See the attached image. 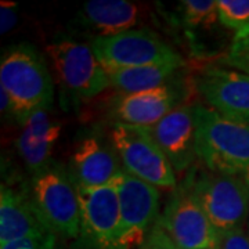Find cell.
<instances>
[{
  "instance_id": "6da1fadb",
  "label": "cell",
  "mask_w": 249,
  "mask_h": 249,
  "mask_svg": "<svg viewBox=\"0 0 249 249\" xmlns=\"http://www.w3.org/2000/svg\"><path fill=\"white\" fill-rule=\"evenodd\" d=\"M196 158L212 172L249 184V122L226 118L208 106H194Z\"/></svg>"
},
{
  "instance_id": "d6986e66",
  "label": "cell",
  "mask_w": 249,
  "mask_h": 249,
  "mask_svg": "<svg viewBox=\"0 0 249 249\" xmlns=\"http://www.w3.org/2000/svg\"><path fill=\"white\" fill-rule=\"evenodd\" d=\"M219 21L234 32V39L249 35V0H217Z\"/></svg>"
},
{
  "instance_id": "9c48e42d",
  "label": "cell",
  "mask_w": 249,
  "mask_h": 249,
  "mask_svg": "<svg viewBox=\"0 0 249 249\" xmlns=\"http://www.w3.org/2000/svg\"><path fill=\"white\" fill-rule=\"evenodd\" d=\"M114 184L119 196V247L139 249L160 219V188L124 169Z\"/></svg>"
},
{
  "instance_id": "44dd1931",
  "label": "cell",
  "mask_w": 249,
  "mask_h": 249,
  "mask_svg": "<svg viewBox=\"0 0 249 249\" xmlns=\"http://www.w3.org/2000/svg\"><path fill=\"white\" fill-rule=\"evenodd\" d=\"M224 62L232 67L235 71L249 75V35L232 40Z\"/></svg>"
},
{
  "instance_id": "e0dca14e",
  "label": "cell",
  "mask_w": 249,
  "mask_h": 249,
  "mask_svg": "<svg viewBox=\"0 0 249 249\" xmlns=\"http://www.w3.org/2000/svg\"><path fill=\"white\" fill-rule=\"evenodd\" d=\"M17 139V150L28 170L35 175L47 166L55 142L61 134V124L50 119L47 109H37L28 116Z\"/></svg>"
},
{
  "instance_id": "603a6c76",
  "label": "cell",
  "mask_w": 249,
  "mask_h": 249,
  "mask_svg": "<svg viewBox=\"0 0 249 249\" xmlns=\"http://www.w3.org/2000/svg\"><path fill=\"white\" fill-rule=\"evenodd\" d=\"M0 249H65L62 245V240L55 235L36 238V240H24L14 242L6 247H0Z\"/></svg>"
},
{
  "instance_id": "277c9868",
  "label": "cell",
  "mask_w": 249,
  "mask_h": 249,
  "mask_svg": "<svg viewBox=\"0 0 249 249\" xmlns=\"http://www.w3.org/2000/svg\"><path fill=\"white\" fill-rule=\"evenodd\" d=\"M186 180L219 234L242 227L249 216L248 183L209 169L196 170Z\"/></svg>"
},
{
  "instance_id": "9a60e30c",
  "label": "cell",
  "mask_w": 249,
  "mask_h": 249,
  "mask_svg": "<svg viewBox=\"0 0 249 249\" xmlns=\"http://www.w3.org/2000/svg\"><path fill=\"white\" fill-rule=\"evenodd\" d=\"M118 154L97 137H86L79 142L72 157V178L76 187L96 188L114 183L122 166Z\"/></svg>"
},
{
  "instance_id": "7c38bea8",
  "label": "cell",
  "mask_w": 249,
  "mask_h": 249,
  "mask_svg": "<svg viewBox=\"0 0 249 249\" xmlns=\"http://www.w3.org/2000/svg\"><path fill=\"white\" fill-rule=\"evenodd\" d=\"M144 129L160 145L176 173L186 172L196 160L194 106L181 104L160 122Z\"/></svg>"
},
{
  "instance_id": "ac0fdd59",
  "label": "cell",
  "mask_w": 249,
  "mask_h": 249,
  "mask_svg": "<svg viewBox=\"0 0 249 249\" xmlns=\"http://www.w3.org/2000/svg\"><path fill=\"white\" fill-rule=\"evenodd\" d=\"M183 67L184 62H169L107 72L111 88L122 94H132L168 83L178 75Z\"/></svg>"
},
{
  "instance_id": "8992f818",
  "label": "cell",
  "mask_w": 249,
  "mask_h": 249,
  "mask_svg": "<svg viewBox=\"0 0 249 249\" xmlns=\"http://www.w3.org/2000/svg\"><path fill=\"white\" fill-rule=\"evenodd\" d=\"M90 46L107 71L184 62L169 43L150 29H130L119 35L96 37Z\"/></svg>"
},
{
  "instance_id": "ba28073f",
  "label": "cell",
  "mask_w": 249,
  "mask_h": 249,
  "mask_svg": "<svg viewBox=\"0 0 249 249\" xmlns=\"http://www.w3.org/2000/svg\"><path fill=\"white\" fill-rule=\"evenodd\" d=\"M157 224L178 249H216L219 231L213 227L187 180L176 187Z\"/></svg>"
},
{
  "instance_id": "7402d4cb",
  "label": "cell",
  "mask_w": 249,
  "mask_h": 249,
  "mask_svg": "<svg viewBox=\"0 0 249 249\" xmlns=\"http://www.w3.org/2000/svg\"><path fill=\"white\" fill-rule=\"evenodd\" d=\"M216 249H249V234L242 227L220 232Z\"/></svg>"
},
{
  "instance_id": "3957f363",
  "label": "cell",
  "mask_w": 249,
  "mask_h": 249,
  "mask_svg": "<svg viewBox=\"0 0 249 249\" xmlns=\"http://www.w3.org/2000/svg\"><path fill=\"white\" fill-rule=\"evenodd\" d=\"M31 196L45 226L60 240H76L80 231V202L72 176L50 162L34 175Z\"/></svg>"
},
{
  "instance_id": "4fadbf2b",
  "label": "cell",
  "mask_w": 249,
  "mask_h": 249,
  "mask_svg": "<svg viewBox=\"0 0 249 249\" xmlns=\"http://www.w3.org/2000/svg\"><path fill=\"white\" fill-rule=\"evenodd\" d=\"M184 91L176 80L154 89L122 94L114 103L116 122L148 127L183 104Z\"/></svg>"
},
{
  "instance_id": "52a82bcc",
  "label": "cell",
  "mask_w": 249,
  "mask_h": 249,
  "mask_svg": "<svg viewBox=\"0 0 249 249\" xmlns=\"http://www.w3.org/2000/svg\"><path fill=\"white\" fill-rule=\"evenodd\" d=\"M80 231L71 249H121L119 196L114 183L108 186L78 187Z\"/></svg>"
},
{
  "instance_id": "cb8c5ba5",
  "label": "cell",
  "mask_w": 249,
  "mask_h": 249,
  "mask_svg": "<svg viewBox=\"0 0 249 249\" xmlns=\"http://www.w3.org/2000/svg\"><path fill=\"white\" fill-rule=\"evenodd\" d=\"M139 249H178L173 242L169 240V237L163 232L160 226L155 223L152 230L145 238L144 244Z\"/></svg>"
},
{
  "instance_id": "5bb4252c",
  "label": "cell",
  "mask_w": 249,
  "mask_h": 249,
  "mask_svg": "<svg viewBox=\"0 0 249 249\" xmlns=\"http://www.w3.org/2000/svg\"><path fill=\"white\" fill-rule=\"evenodd\" d=\"M54 235L42 222L32 196L4 183L0 188V247Z\"/></svg>"
},
{
  "instance_id": "7a4b0ae2",
  "label": "cell",
  "mask_w": 249,
  "mask_h": 249,
  "mask_svg": "<svg viewBox=\"0 0 249 249\" xmlns=\"http://www.w3.org/2000/svg\"><path fill=\"white\" fill-rule=\"evenodd\" d=\"M0 89L10 100V112L21 124L53 101V79L45 58L28 43L7 49L0 61Z\"/></svg>"
},
{
  "instance_id": "2e32d148",
  "label": "cell",
  "mask_w": 249,
  "mask_h": 249,
  "mask_svg": "<svg viewBox=\"0 0 249 249\" xmlns=\"http://www.w3.org/2000/svg\"><path fill=\"white\" fill-rule=\"evenodd\" d=\"M80 25L96 37L119 35L142 21L140 7L127 0H90L78 13Z\"/></svg>"
},
{
  "instance_id": "8fae6325",
  "label": "cell",
  "mask_w": 249,
  "mask_h": 249,
  "mask_svg": "<svg viewBox=\"0 0 249 249\" xmlns=\"http://www.w3.org/2000/svg\"><path fill=\"white\" fill-rule=\"evenodd\" d=\"M196 88L208 107L226 118L249 122V75L211 67L199 75Z\"/></svg>"
},
{
  "instance_id": "ffe728a7",
  "label": "cell",
  "mask_w": 249,
  "mask_h": 249,
  "mask_svg": "<svg viewBox=\"0 0 249 249\" xmlns=\"http://www.w3.org/2000/svg\"><path fill=\"white\" fill-rule=\"evenodd\" d=\"M180 10L188 27H212L219 21L217 0H183Z\"/></svg>"
},
{
  "instance_id": "5b68a950",
  "label": "cell",
  "mask_w": 249,
  "mask_h": 249,
  "mask_svg": "<svg viewBox=\"0 0 249 249\" xmlns=\"http://www.w3.org/2000/svg\"><path fill=\"white\" fill-rule=\"evenodd\" d=\"M109 140L129 175L160 190H176V170L144 127L115 122Z\"/></svg>"
},
{
  "instance_id": "30bf717a",
  "label": "cell",
  "mask_w": 249,
  "mask_h": 249,
  "mask_svg": "<svg viewBox=\"0 0 249 249\" xmlns=\"http://www.w3.org/2000/svg\"><path fill=\"white\" fill-rule=\"evenodd\" d=\"M46 50L62 88L75 97L90 100L109 88L107 70L91 46L64 39L47 46Z\"/></svg>"
},
{
  "instance_id": "d4e9b609",
  "label": "cell",
  "mask_w": 249,
  "mask_h": 249,
  "mask_svg": "<svg viewBox=\"0 0 249 249\" xmlns=\"http://www.w3.org/2000/svg\"><path fill=\"white\" fill-rule=\"evenodd\" d=\"M0 31L1 35L9 34L14 28L17 22V3H10V1H1L0 7Z\"/></svg>"
}]
</instances>
